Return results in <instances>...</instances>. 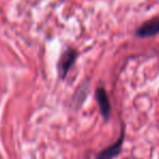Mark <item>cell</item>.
<instances>
[{
	"instance_id": "obj_4",
	"label": "cell",
	"mask_w": 159,
	"mask_h": 159,
	"mask_svg": "<svg viewBox=\"0 0 159 159\" xmlns=\"http://www.w3.org/2000/svg\"><path fill=\"white\" fill-rule=\"evenodd\" d=\"M95 98H96V101H98V108H100L101 114H102L105 119L108 120L109 117H111V102H109V98H108V95H107L105 89L104 88L96 89Z\"/></svg>"
},
{
	"instance_id": "obj_3",
	"label": "cell",
	"mask_w": 159,
	"mask_h": 159,
	"mask_svg": "<svg viewBox=\"0 0 159 159\" xmlns=\"http://www.w3.org/2000/svg\"><path fill=\"white\" fill-rule=\"evenodd\" d=\"M125 140V128H122L121 135L117 140V142H115L114 144H111V146L106 147L103 151H101L98 153V155L96 156V159H113L117 157L122 149V144H124Z\"/></svg>"
},
{
	"instance_id": "obj_2",
	"label": "cell",
	"mask_w": 159,
	"mask_h": 159,
	"mask_svg": "<svg viewBox=\"0 0 159 159\" xmlns=\"http://www.w3.org/2000/svg\"><path fill=\"white\" fill-rule=\"evenodd\" d=\"M157 34H159V15L148 20L145 23H143L138 28L135 35L136 37L147 38V37H153V36L157 35Z\"/></svg>"
},
{
	"instance_id": "obj_1",
	"label": "cell",
	"mask_w": 159,
	"mask_h": 159,
	"mask_svg": "<svg viewBox=\"0 0 159 159\" xmlns=\"http://www.w3.org/2000/svg\"><path fill=\"white\" fill-rule=\"evenodd\" d=\"M76 59H77V52L71 48L67 49L63 54H62L59 62V73L61 75L62 79H64L66 77L67 73H68L70 67L75 63Z\"/></svg>"
}]
</instances>
